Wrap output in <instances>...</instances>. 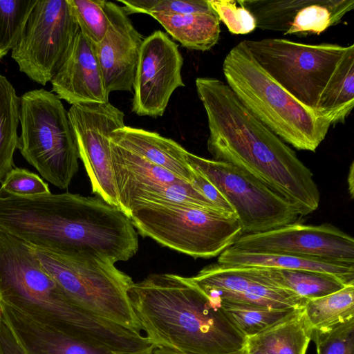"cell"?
Masks as SVG:
<instances>
[{
	"instance_id": "1",
	"label": "cell",
	"mask_w": 354,
	"mask_h": 354,
	"mask_svg": "<svg viewBox=\"0 0 354 354\" xmlns=\"http://www.w3.org/2000/svg\"><path fill=\"white\" fill-rule=\"evenodd\" d=\"M195 85L207 115V149L214 160L250 175L286 199L300 216L315 211L320 193L296 153L248 111L226 82L197 77Z\"/></svg>"
},
{
	"instance_id": "2",
	"label": "cell",
	"mask_w": 354,
	"mask_h": 354,
	"mask_svg": "<svg viewBox=\"0 0 354 354\" xmlns=\"http://www.w3.org/2000/svg\"><path fill=\"white\" fill-rule=\"evenodd\" d=\"M0 232L32 247L95 255L114 264L138 250L130 218L98 196L50 192L22 197L0 188Z\"/></svg>"
},
{
	"instance_id": "3",
	"label": "cell",
	"mask_w": 354,
	"mask_h": 354,
	"mask_svg": "<svg viewBox=\"0 0 354 354\" xmlns=\"http://www.w3.org/2000/svg\"><path fill=\"white\" fill-rule=\"evenodd\" d=\"M129 297L142 332L156 347L183 354L243 348L246 338L191 277L152 274L133 283Z\"/></svg>"
},
{
	"instance_id": "4",
	"label": "cell",
	"mask_w": 354,
	"mask_h": 354,
	"mask_svg": "<svg viewBox=\"0 0 354 354\" xmlns=\"http://www.w3.org/2000/svg\"><path fill=\"white\" fill-rule=\"evenodd\" d=\"M0 301L34 321L115 351L136 353L153 344L138 333L75 305L40 265L32 248L0 232Z\"/></svg>"
},
{
	"instance_id": "5",
	"label": "cell",
	"mask_w": 354,
	"mask_h": 354,
	"mask_svg": "<svg viewBox=\"0 0 354 354\" xmlns=\"http://www.w3.org/2000/svg\"><path fill=\"white\" fill-rule=\"evenodd\" d=\"M227 84L259 121L298 150L315 152L325 139L329 122L280 86L255 60L241 41L226 55Z\"/></svg>"
},
{
	"instance_id": "6",
	"label": "cell",
	"mask_w": 354,
	"mask_h": 354,
	"mask_svg": "<svg viewBox=\"0 0 354 354\" xmlns=\"http://www.w3.org/2000/svg\"><path fill=\"white\" fill-rule=\"evenodd\" d=\"M30 247L41 267L75 305L97 317L144 334L129 297L134 282L113 263L92 254Z\"/></svg>"
},
{
	"instance_id": "7",
	"label": "cell",
	"mask_w": 354,
	"mask_h": 354,
	"mask_svg": "<svg viewBox=\"0 0 354 354\" xmlns=\"http://www.w3.org/2000/svg\"><path fill=\"white\" fill-rule=\"evenodd\" d=\"M19 99L17 149L42 178L67 189L80 158L68 111L55 94L44 88L28 91Z\"/></svg>"
},
{
	"instance_id": "8",
	"label": "cell",
	"mask_w": 354,
	"mask_h": 354,
	"mask_svg": "<svg viewBox=\"0 0 354 354\" xmlns=\"http://www.w3.org/2000/svg\"><path fill=\"white\" fill-rule=\"evenodd\" d=\"M242 41L280 86L317 115L320 101L344 59L354 50V44H309L282 38Z\"/></svg>"
},
{
	"instance_id": "9",
	"label": "cell",
	"mask_w": 354,
	"mask_h": 354,
	"mask_svg": "<svg viewBox=\"0 0 354 354\" xmlns=\"http://www.w3.org/2000/svg\"><path fill=\"white\" fill-rule=\"evenodd\" d=\"M129 218L142 236L194 258L219 256L243 234L235 215L201 207L143 206Z\"/></svg>"
},
{
	"instance_id": "10",
	"label": "cell",
	"mask_w": 354,
	"mask_h": 354,
	"mask_svg": "<svg viewBox=\"0 0 354 354\" xmlns=\"http://www.w3.org/2000/svg\"><path fill=\"white\" fill-rule=\"evenodd\" d=\"M189 166L205 176L232 207L243 234L272 230L300 217L288 201L236 167L187 151Z\"/></svg>"
},
{
	"instance_id": "11",
	"label": "cell",
	"mask_w": 354,
	"mask_h": 354,
	"mask_svg": "<svg viewBox=\"0 0 354 354\" xmlns=\"http://www.w3.org/2000/svg\"><path fill=\"white\" fill-rule=\"evenodd\" d=\"M68 0H37L11 57L36 83L50 82L79 32Z\"/></svg>"
},
{
	"instance_id": "12",
	"label": "cell",
	"mask_w": 354,
	"mask_h": 354,
	"mask_svg": "<svg viewBox=\"0 0 354 354\" xmlns=\"http://www.w3.org/2000/svg\"><path fill=\"white\" fill-rule=\"evenodd\" d=\"M68 115L93 193L120 208L109 138L125 126L124 113L109 102L71 105Z\"/></svg>"
},
{
	"instance_id": "13",
	"label": "cell",
	"mask_w": 354,
	"mask_h": 354,
	"mask_svg": "<svg viewBox=\"0 0 354 354\" xmlns=\"http://www.w3.org/2000/svg\"><path fill=\"white\" fill-rule=\"evenodd\" d=\"M183 65L178 46L167 34L158 30L144 38L133 83L132 111L162 117L173 93L185 86Z\"/></svg>"
},
{
	"instance_id": "14",
	"label": "cell",
	"mask_w": 354,
	"mask_h": 354,
	"mask_svg": "<svg viewBox=\"0 0 354 354\" xmlns=\"http://www.w3.org/2000/svg\"><path fill=\"white\" fill-rule=\"evenodd\" d=\"M230 247L354 265L353 238L330 224L294 223L267 232L242 234Z\"/></svg>"
},
{
	"instance_id": "15",
	"label": "cell",
	"mask_w": 354,
	"mask_h": 354,
	"mask_svg": "<svg viewBox=\"0 0 354 354\" xmlns=\"http://www.w3.org/2000/svg\"><path fill=\"white\" fill-rule=\"evenodd\" d=\"M257 28L283 35H320L342 21L354 0H239Z\"/></svg>"
},
{
	"instance_id": "16",
	"label": "cell",
	"mask_w": 354,
	"mask_h": 354,
	"mask_svg": "<svg viewBox=\"0 0 354 354\" xmlns=\"http://www.w3.org/2000/svg\"><path fill=\"white\" fill-rule=\"evenodd\" d=\"M214 304L239 303L274 309H301L308 299L272 286L240 267L215 263L191 277Z\"/></svg>"
},
{
	"instance_id": "17",
	"label": "cell",
	"mask_w": 354,
	"mask_h": 354,
	"mask_svg": "<svg viewBox=\"0 0 354 354\" xmlns=\"http://www.w3.org/2000/svg\"><path fill=\"white\" fill-rule=\"evenodd\" d=\"M106 6L107 31L99 44L92 46L108 93L131 92L144 38L122 6L108 1Z\"/></svg>"
},
{
	"instance_id": "18",
	"label": "cell",
	"mask_w": 354,
	"mask_h": 354,
	"mask_svg": "<svg viewBox=\"0 0 354 354\" xmlns=\"http://www.w3.org/2000/svg\"><path fill=\"white\" fill-rule=\"evenodd\" d=\"M50 83L52 92L71 105L109 102L93 47L80 30Z\"/></svg>"
},
{
	"instance_id": "19",
	"label": "cell",
	"mask_w": 354,
	"mask_h": 354,
	"mask_svg": "<svg viewBox=\"0 0 354 354\" xmlns=\"http://www.w3.org/2000/svg\"><path fill=\"white\" fill-rule=\"evenodd\" d=\"M2 317L26 354H152L115 351L68 335L39 324L0 301Z\"/></svg>"
},
{
	"instance_id": "20",
	"label": "cell",
	"mask_w": 354,
	"mask_h": 354,
	"mask_svg": "<svg viewBox=\"0 0 354 354\" xmlns=\"http://www.w3.org/2000/svg\"><path fill=\"white\" fill-rule=\"evenodd\" d=\"M109 140L191 183L193 171L185 158L187 151L176 141L126 125L113 131Z\"/></svg>"
},
{
	"instance_id": "21",
	"label": "cell",
	"mask_w": 354,
	"mask_h": 354,
	"mask_svg": "<svg viewBox=\"0 0 354 354\" xmlns=\"http://www.w3.org/2000/svg\"><path fill=\"white\" fill-rule=\"evenodd\" d=\"M110 147L121 210L129 199L140 190L187 181L111 141Z\"/></svg>"
},
{
	"instance_id": "22",
	"label": "cell",
	"mask_w": 354,
	"mask_h": 354,
	"mask_svg": "<svg viewBox=\"0 0 354 354\" xmlns=\"http://www.w3.org/2000/svg\"><path fill=\"white\" fill-rule=\"evenodd\" d=\"M217 263L233 267L302 270L334 275L346 284H354V265L281 253L250 252L231 247L223 252Z\"/></svg>"
},
{
	"instance_id": "23",
	"label": "cell",
	"mask_w": 354,
	"mask_h": 354,
	"mask_svg": "<svg viewBox=\"0 0 354 354\" xmlns=\"http://www.w3.org/2000/svg\"><path fill=\"white\" fill-rule=\"evenodd\" d=\"M311 340L302 308L266 330L246 337L242 354H306Z\"/></svg>"
},
{
	"instance_id": "24",
	"label": "cell",
	"mask_w": 354,
	"mask_h": 354,
	"mask_svg": "<svg viewBox=\"0 0 354 354\" xmlns=\"http://www.w3.org/2000/svg\"><path fill=\"white\" fill-rule=\"evenodd\" d=\"M240 268L272 286L292 292L308 300L330 295L347 286L339 278L323 272L255 267Z\"/></svg>"
},
{
	"instance_id": "25",
	"label": "cell",
	"mask_w": 354,
	"mask_h": 354,
	"mask_svg": "<svg viewBox=\"0 0 354 354\" xmlns=\"http://www.w3.org/2000/svg\"><path fill=\"white\" fill-rule=\"evenodd\" d=\"M171 37L188 49L207 51L217 44L220 21L215 12L153 14Z\"/></svg>"
},
{
	"instance_id": "26",
	"label": "cell",
	"mask_w": 354,
	"mask_h": 354,
	"mask_svg": "<svg viewBox=\"0 0 354 354\" xmlns=\"http://www.w3.org/2000/svg\"><path fill=\"white\" fill-rule=\"evenodd\" d=\"M310 331L324 333L354 319V284L330 295L308 299L302 308Z\"/></svg>"
},
{
	"instance_id": "27",
	"label": "cell",
	"mask_w": 354,
	"mask_h": 354,
	"mask_svg": "<svg viewBox=\"0 0 354 354\" xmlns=\"http://www.w3.org/2000/svg\"><path fill=\"white\" fill-rule=\"evenodd\" d=\"M20 99L12 83L0 73V183L15 167L18 148Z\"/></svg>"
},
{
	"instance_id": "28",
	"label": "cell",
	"mask_w": 354,
	"mask_h": 354,
	"mask_svg": "<svg viewBox=\"0 0 354 354\" xmlns=\"http://www.w3.org/2000/svg\"><path fill=\"white\" fill-rule=\"evenodd\" d=\"M148 205L195 206L220 210L188 181L140 190L129 199L122 212L129 218L132 212Z\"/></svg>"
},
{
	"instance_id": "29",
	"label": "cell",
	"mask_w": 354,
	"mask_h": 354,
	"mask_svg": "<svg viewBox=\"0 0 354 354\" xmlns=\"http://www.w3.org/2000/svg\"><path fill=\"white\" fill-rule=\"evenodd\" d=\"M354 106V50L344 59L335 78L322 98L318 115L330 126L344 123Z\"/></svg>"
},
{
	"instance_id": "30",
	"label": "cell",
	"mask_w": 354,
	"mask_h": 354,
	"mask_svg": "<svg viewBox=\"0 0 354 354\" xmlns=\"http://www.w3.org/2000/svg\"><path fill=\"white\" fill-rule=\"evenodd\" d=\"M216 304L245 338L257 335L299 310L274 309L225 301Z\"/></svg>"
},
{
	"instance_id": "31",
	"label": "cell",
	"mask_w": 354,
	"mask_h": 354,
	"mask_svg": "<svg viewBox=\"0 0 354 354\" xmlns=\"http://www.w3.org/2000/svg\"><path fill=\"white\" fill-rule=\"evenodd\" d=\"M37 1L0 0V48L6 55L20 39Z\"/></svg>"
},
{
	"instance_id": "32",
	"label": "cell",
	"mask_w": 354,
	"mask_h": 354,
	"mask_svg": "<svg viewBox=\"0 0 354 354\" xmlns=\"http://www.w3.org/2000/svg\"><path fill=\"white\" fill-rule=\"evenodd\" d=\"M104 0H68L80 31L92 45L99 44L108 29L109 17Z\"/></svg>"
},
{
	"instance_id": "33",
	"label": "cell",
	"mask_w": 354,
	"mask_h": 354,
	"mask_svg": "<svg viewBox=\"0 0 354 354\" xmlns=\"http://www.w3.org/2000/svg\"><path fill=\"white\" fill-rule=\"evenodd\" d=\"M129 16L132 14L213 13L207 0H129L118 1Z\"/></svg>"
},
{
	"instance_id": "34",
	"label": "cell",
	"mask_w": 354,
	"mask_h": 354,
	"mask_svg": "<svg viewBox=\"0 0 354 354\" xmlns=\"http://www.w3.org/2000/svg\"><path fill=\"white\" fill-rule=\"evenodd\" d=\"M209 5L228 30L234 35H246L257 28L252 13L239 1L207 0Z\"/></svg>"
},
{
	"instance_id": "35",
	"label": "cell",
	"mask_w": 354,
	"mask_h": 354,
	"mask_svg": "<svg viewBox=\"0 0 354 354\" xmlns=\"http://www.w3.org/2000/svg\"><path fill=\"white\" fill-rule=\"evenodd\" d=\"M317 354H354V319L324 333L310 334Z\"/></svg>"
},
{
	"instance_id": "36",
	"label": "cell",
	"mask_w": 354,
	"mask_h": 354,
	"mask_svg": "<svg viewBox=\"0 0 354 354\" xmlns=\"http://www.w3.org/2000/svg\"><path fill=\"white\" fill-rule=\"evenodd\" d=\"M1 183L3 190L22 197L50 193L46 183L37 174L24 168L14 167Z\"/></svg>"
},
{
	"instance_id": "37",
	"label": "cell",
	"mask_w": 354,
	"mask_h": 354,
	"mask_svg": "<svg viewBox=\"0 0 354 354\" xmlns=\"http://www.w3.org/2000/svg\"><path fill=\"white\" fill-rule=\"evenodd\" d=\"M192 171L193 186L218 209L236 216L231 205L214 185L199 172L194 169Z\"/></svg>"
},
{
	"instance_id": "38",
	"label": "cell",
	"mask_w": 354,
	"mask_h": 354,
	"mask_svg": "<svg viewBox=\"0 0 354 354\" xmlns=\"http://www.w3.org/2000/svg\"><path fill=\"white\" fill-rule=\"evenodd\" d=\"M0 354H26L3 317L0 322Z\"/></svg>"
},
{
	"instance_id": "39",
	"label": "cell",
	"mask_w": 354,
	"mask_h": 354,
	"mask_svg": "<svg viewBox=\"0 0 354 354\" xmlns=\"http://www.w3.org/2000/svg\"><path fill=\"white\" fill-rule=\"evenodd\" d=\"M348 192L351 197H353L354 194V163L353 162L351 164L348 174Z\"/></svg>"
},
{
	"instance_id": "40",
	"label": "cell",
	"mask_w": 354,
	"mask_h": 354,
	"mask_svg": "<svg viewBox=\"0 0 354 354\" xmlns=\"http://www.w3.org/2000/svg\"><path fill=\"white\" fill-rule=\"evenodd\" d=\"M152 354H183L172 350H169L165 348L155 347L153 350ZM228 354H242V351L236 353H232Z\"/></svg>"
},
{
	"instance_id": "41",
	"label": "cell",
	"mask_w": 354,
	"mask_h": 354,
	"mask_svg": "<svg viewBox=\"0 0 354 354\" xmlns=\"http://www.w3.org/2000/svg\"><path fill=\"white\" fill-rule=\"evenodd\" d=\"M6 55V54L5 53H3L1 48H0V60L5 56Z\"/></svg>"
},
{
	"instance_id": "42",
	"label": "cell",
	"mask_w": 354,
	"mask_h": 354,
	"mask_svg": "<svg viewBox=\"0 0 354 354\" xmlns=\"http://www.w3.org/2000/svg\"><path fill=\"white\" fill-rule=\"evenodd\" d=\"M2 320V313H1V305H0V322H1Z\"/></svg>"
}]
</instances>
